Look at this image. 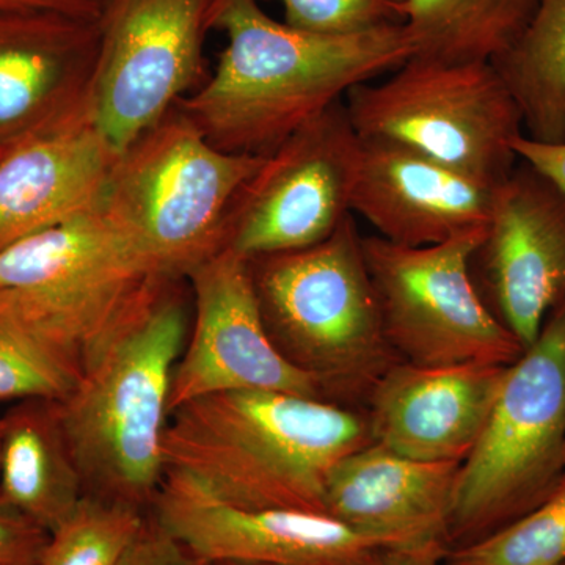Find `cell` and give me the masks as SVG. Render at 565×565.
I'll list each match as a JSON object with an SVG mask.
<instances>
[{"instance_id": "2", "label": "cell", "mask_w": 565, "mask_h": 565, "mask_svg": "<svg viewBox=\"0 0 565 565\" xmlns=\"http://www.w3.org/2000/svg\"><path fill=\"white\" fill-rule=\"evenodd\" d=\"M370 444L366 412L294 393L230 392L172 412L163 462L225 503L326 514L330 471Z\"/></svg>"}, {"instance_id": "25", "label": "cell", "mask_w": 565, "mask_h": 565, "mask_svg": "<svg viewBox=\"0 0 565 565\" xmlns=\"http://www.w3.org/2000/svg\"><path fill=\"white\" fill-rule=\"evenodd\" d=\"M79 379L76 364L0 310V401L61 403Z\"/></svg>"}, {"instance_id": "9", "label": "cell", "mask_w": 565, "mask_h": 565, "mask_svg": "<svg viewBox=\"0 0 565 565\" xmlns=\"http://www.w3.org/2000/svg\"><path fill=\"white\" fill-rule=\"evenodd\" d=\"M484 228L405 247L363 237L386 338L401 362L422 366L514 364L525 352L476 289L470 259Z\"/></svg>"}, {"instance_id": "4", "label": "cell", "mask_w": 565, "mask_h": 565, "mask_svg": "<svg viewBox=\"0 0 565 565\" xmlns=\"http://www.w3.org/2000/svg\"><path fill=\"white\" fill-rule=\"evenodd\" d=\"M264 327L277 351L315 379L329 403L363 411L401 363L353 214L322 243L248 262Z\"/></svg>"}, {"instance_id": "22", "label": "cell", "mask_w": 565, "mask_h": 565, "mask_svg": "<svg viewBox=\"0 0 565 565\" xmlns=\"http://www.w3.org/2000/svg\"><path fill=\"white\" fill-rule=\"evenodd\" d=\"M537 0H407L414 57L493 63L523 32Z\"/></svg>"}, {"instance_id": "20", "label": "cell", "mask_w": 565, "mask_h": 565, "mask_svg": "<svg viewBox=\"0 0 565 565\" xmlns=\"http://www.w3.org/2000/svg\"><path fill=\"white\" fill-rule=\"evenodd\" d=\"M0 427V493L52 534L87 497L57 401L14 403Z\"/></svg>"}, {"instance_id": "18", "label": "cell", "mask_w": 565, "mask_h": 565, "mask_svg": "<svg viewBox=\"0 0 565 565\" xmlns=\"http://www.w3.org/2000/svg\"><path fill=\"white\" fill-rule=\"evenodd\" d=\"M459 470L460 463L408 459L373 441L330 471L326 514L382 550L446 545Z\"/></svg>"}, {"instance_id": "29", "label": "cell", "mask_w": 565, "mask_h": 565, "mask_svg": "<svg viewBox=\"0 0 565 565\" xmlns=\"http://www.w3.org/2000/svg\"><path fill=\"white\" fill-rule=\"evenodd\" d=\"M514 151L519 161L526 162L546 180L553 182L565 195V141L546 143L530 139L525 134L514 140Z\"/></svg>"}, {"instance_id": "12", "label": "cell", "mask_w": 565, "mask_h": 565, "mask_svg": "<svg viewBox=\"0 0 565 565\" xmlns=\"http://www.w3.org/2000/svg\"><path fill=\"white\" fill-rule=\"evenodd\" d=\"M470 273L490 313L525 351L565 302V195L526 162L494 189Z\"/></svg>"}, {"instance_id": "19", "label": "cell", "mask_w": 565, "mask_h": 565, "mask_svg": "<svg viewBox=\"0 0 565 565\" xmlns=\"http://www.w3.org/2000/svg\"><path fill=\"white\" fill-rule=\"evenodd\" d=\"M118 152L92 115L0 154V252L102 206Z\"/></svg>"}, {"instance_id": "11", "label": "cell", "mask_w": 565, "mask_h": 565, "mask_svg": "<svg viewBox=\"0 0 565 565\" xmlns=\"http://www.w3.org/2000/svg\"><path fill=\"white\" fill-rule=\"evenodd\" d=\"M360 147L344 102L297 129L237 193L223 248L250 262L332 236L352 214Z\"/></svg>"}, {"instance_id": "3", "label": "cell", "mask_w": 565, "mask_h": 565, "mask_svg": "<svg viewBox=\"0 0 565 565\" xmlns=\"http://www.w3.org/2000/svg\"><path fill=\"white\" fill-rule=\"evenodd\" d=\"M191 322L188 280L156 281L57 403L87 497L151 511L166 475L174 367Z\"/></svg>"}, {"instance_id": "16", "label": "cell", "mask_w": 565, "mask_h": 565, "mask_svg": "<svg viewBox=\"0 0 565 565\" xmlns=\"http://www.w3.org/2000/svg\"><path fill=\"white\" fill-rule=\"evenodd\" d=\"M509 366L394 364L364 408L373 441L408 459L462 465L489 422Z\"/></svg>"}, {"instance_id": "27", "label": "cell", "mask_w": 565, "mask_h": 565, "mask_svg": "<svg viewBox=\"0 0 565 565\" xmlns=\"http://www.w3.org/2000/svg\"><path fill=\"white\" fill-rule=\"evenodd\" d=\"M51 534L0 493V565H40Z\"/></svg>"}, {"instance_id": "6", "label": "cell", "mask_w": 565, "mask_h": 565, "mask_svg": "<svg viewBox=\"0 0 565 565\" xmlns=\"http://www.w3.org/2000/svg\"><path fill=\"white\" fill-rule=\"evenodd\" d=\"M565 473V302L508 367L478 444L460 465L446 527L449 550L530 514Z\"/></svg>"}, {"instance_id": "7", "label": "cell", "mask_w": 565, "mask_h": 565, "mask_svg": "<svg viewBox=\"0 0 565 565\" xmlns=\"http://www.w3.org/2000/svg\"><path fill=\"white\" fill-rule=\"evenodd\" d=\"M158 280L99 206L0 252V310L82 375Z\"/></svg>"}, {"instance_id": "15", "label": "cell", "mask_w": 565, "mask_h": 565, "mask_svg": "<svg viewBox=\"0 0 565 565\" xmlns=\"http://www.w3.org/2000/svg\"><path fill=\"white\" fill-rule=\"evenodd\" d=\"M99 46V21L0 11V152L92 115Z\"/></svg>"}, {"instance_id": "32", "label": "cell", "mask_w": 565, "mask_h": 565, "mask_svg": "<svg viewBox=\"0 0 565 565\" xmlns=\"http://www.w3.org/2000/svg\"><path fill=\"white\" fill-rule=\"evenodd\" d=\"M207 565H252V564H239V563H217V564H207Z\"/></svg>"}, {"instance_id": "30", "label": "cell", "mask_w": 565, "mask_h": 565, "mask_svg": "<svg viewBox=\"0 0 565 565\" xmlns=\"http://www.w3.org/2000/svg\"><path fill=\"white\" fill-rule=\"evenodd\" d=\"M109 0H0V11L46 10L99 21Z\"/></svg>"}, {"instance_id": "21", "label": "cell", "mask_w": 565, "mask_h": 565, "mask_svg": "<svg viewBox=\"0 0 565 565\" xmlns=\"http://www.w3.org/2000/svg\"><path fill=\"white\" fill-rule=\"evenodd\" d=\"M530 139L565 141V0H537L515 43L493 62Z\"/></svg>"}, {"instance_id": "26", "label": "cell", "mask_w": 565, "mask_h": 565, "mask_svg": "<svg viewBox=\"0 0 565 565\" xmlns=\"http://www.w3.org/2000/svg\"><path fill=\"white\" fill-rule=\"evenodd\" d=\"M286 24L316 33H359L403 25L407 0H278Z\"/></svg>"}, {"instance_id": "33", "label": "cell", "mask_w": 565, "mask_h": 565, "mask_svg": "<svg viewBox=\"0 0 565 565\" xmlns=\"http://www.w3.org/2000/svg\"><path fill=\"white\" fill-rule=\"evenodd\" d=\"M0 444H2V427H0Z\"/></svg>"}, {"instance_id": "13", "label": "cell", "mask_w": 565, "mask_h": 565, "mask_svg": "<svg viewBox=\"0 0 565 565\" xmlns=\"http://www.w3.org/2000/svg\"><path fill=\"white\" fill-rule=\"evenodd\" d=\"M192 322L174 367L170 415L211 394L285 392L326 401L264 327L247 259L223 248L188 277Z\"/></svg>"}, {"instance_id": "23", "label": "cell", "mask_w": 565, "mask_h": 565, "mask_svg": "<svg viewBox=\"0 0 565 565\" xmlns=\"http://www.w3.org/2000/svg\"><path fill=\"white\" fill-rule=\"evenodd\" d=\"M148 512L85 497L51 534L40 565H120Z\"/></svg>"}, {"instance_id": "24", "label": "cell", "mask_w": 565, "mask_h": 565, "mask_svg": "<svg viewBox=\"0 0 565 565\" xmlns=\"http://www.w3.org/2000/svg\"><path fill=\"white\" fill-rule=\"evenodd\" d=\"M565 563V473L552 494L489 537L449 550L441 565H563Z\"/></svg>"}, {"instance_id": "1", "label": "cell", "mask_w": 565, "mask_h": 565, "mask_svg": "<svg viewBox=\"0 0 565 565\" xmlns=\"http://www.w3.org/2000/svg\"><path fill=\"white\" fill-rule=\"evenodd\" d=\"M228 39L214 74L178 107L218 150L269 156L297 129L414 57L404 25L316 33L275 21L258 0H221Z\"/></svg>"}, {"instance_id": "14", "label": "cell", "mask_w": 565, "mask_h": 565, "mask_svg": "<svg viewBox=\"0 0 565 565\" xmlns=\"http://www.w3.org/2000/svg\"><path fill=\"white\" fill-rule=\"evenodd\" d=\"M151 514L207 564L381 565L385 550L326 514L245 509L166 470Z\"/></svg>"}, {"instance_id": "35", "label": "cell", "mask_w": 565, "mask_h": 565, "mask_svg": "<svg viewBox=\"0 0 565 565\" xmlns=\"http://www.w3.org/2000/svg\"><path fill=\"white\" fill-rule=\"evenodd\" d=\"M563 565H565V563Z\"/></svg>"}, {"instance_id": "31", "label": "cell", "mask_w": 565, "mask_h": 565, "mask_svg": "<svg viewBox=\"0 0 565 565\" xmlns=\"http://www.w3.org/2000/svg\"><path fill=\"white\" fill-rule=\"evenodd\" d=\"M448 553L444 542L408 546V548L385 550L381 565H441Z\"/></svg>"}, {"instance_id": "34", "label": "cell", "mask_w": 565, "mask_h": 565, "mask_svg": "<svg viewBox=\"0 0 565 565\" xmlns=\"http://www.w3.org/2000/svg\"><path fill=\"white\" fill-rule=\"evenodd\" d=\"M0 154H2V152H0Z\"/></svg>"}, {"instance_id": "17", "label": "cell", "mask_w": 565, "mask_h": 565, "mask_svg": "<svg viewBox=\"0 0 565 565\" xmlns=\"http://www.w3.org/2000/svg\"><path fill=\"white\" fill-rule=\"evenodd\" d=\"M497 188L403 145L362 139L351 211L382 239L427 247L484 228Z\"/></svg>"}, {"instance_id": "5", "label": "cell", "mask_w": 565, "mask_h": 565, "mask_svg": "<svg viewBox=\"0 0 565 565\" xmlns=\"http://www.w3.org/2000/svg\"><path fill=\"white\" fill-rule=\"evenodd\" d=\"M264 158L218 150L177 104L118 156L102 210L156 277L188 280L223 250L228 212Z\"/></svg>"}, {"instance_id": "10", "label": "cell", "mask_w": 565, "mask_h": 565, "mask_svg": "<svg viewBox=\"0 0 565 565\" xmlns=\"http://www.w3.org/2000/svg\"><path fill=\"white\" fill-rule=\"evenodd\" d=\"M221 0H109L92 118L121 154L207 81L204 41Z\"/></svg>"}, {"instance_id": "8", "label": "cell", "mask_w": 565, "mask_h": 565, "mask_svg": "<svg viewBox=\"0 0 565 565\" xmlns=\"http://www.w3.org/2000/svg\"><path fill=\"white\" fill-rule=\"evenodd\" d=\"M344 104L360 139L403 145L490 184L519 163L522 115L493 63L411 57Z\"/></svg>"}, {"instance_id": "28", "label": "cell", "mask_w": 565, "mask_h": 565, "mask_svg": "<svg viewBox=\"0 0 565 565\" xmlns=\"http://www.w3.org/2000/svg\"><path fill=\"white\" fill-rule=\"evenodd\" d=\"M120 565H207L148 512Z\"/></svg>"}]
</instances>
